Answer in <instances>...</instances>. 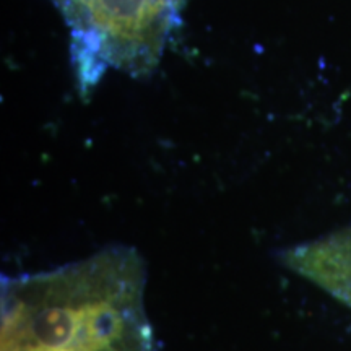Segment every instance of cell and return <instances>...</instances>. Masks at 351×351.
<instances>
[{
  "mask_svg": "<svg viewBox=\"0 0 351 351\" xmlns=\"http://www.w3.org/2000/svg\"><path fill=\"white\" fill-rule=\"evenodd\" d=\"M147 269L112 245L2 282V351H158L143 306Z\"/></svg>",
  "mask_w": 351,
  "mask_h": 351,
  "instance_id": "obj_1",
  "label": "cell"
},
{
  "mask_svg": "<svg viewBox=\"0 0 351 351\" xmlns=\"http://www.w3.org/2000/svg\"><path fill=\"white\" fill-rule=\"evenodd\" d=\"M70 32V54L82 96L108 70L148 77L181 25L187 0H52Z\"/></svg>",
  "mask_w": 351,
  "mask_h": 351,
  "instance_id": "obj_2",
  "label": "cell"
}]
</instances>
